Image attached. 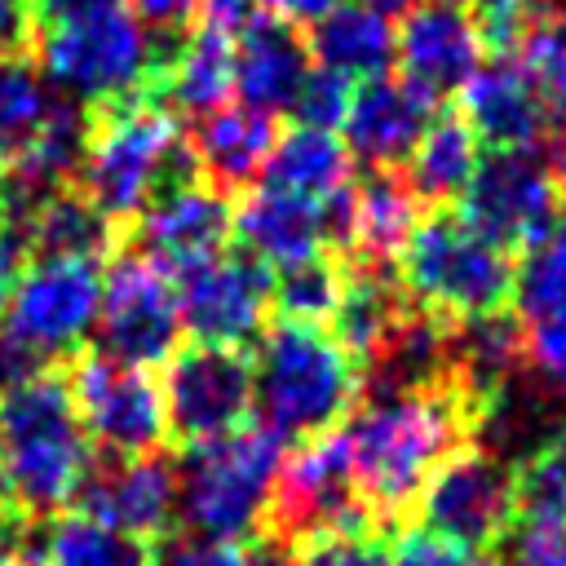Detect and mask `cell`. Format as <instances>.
Wrapping results in <instances>:
<instances>
[{
    "instance_id": "30bf717a",
    "label": "cell",
    "mask_w": 566,
    "mask_h": 566,
    "mask_svg": "<svg viewBox=\"0 0 566 566\" xmlns=\"http://www.w3.org/2000/svg\"><path fill=\"white\" fill-rule=\"evenodd\" d=\"M460 217L504 252H531L562 226V190L535 150H491L460 195Z\"/></svg>"
},
{
    "instance_id": "7402d4cb",
    "label": "cell",
    "mask_w": 566,
    "mask_h": 566,
    "mask_svg": "<svg viewBox=\"0 0 566 566\" xmlns=\"http://www.w3.org/2000/svg\"><path fill=\"white\" fill-rule=\"evenodd\" d=\"M274 142H279L274 115L252 111L243 102H226V106L199 115L186 133V146L199 164V177L212 181L221 195L252 186L261 177Z\"/></svg>"
},
{
    "instance_id": "44dd1931",
    "label": "cell",
    "mask_w": 566,
    "mask_h": 566,
    "mask_svg": "<svg viewBox=\"0 0 566 566\" xmlns=\"http://www.w3.org/2000/svg\"><path fill=\"white\" fill-rule=\"evenodd\" d=\"M310 66L314 57L305 35L265 9L234 31V93L252 111L287 115Z\"/></svg>"
},
{
    "instance_id": "b9f144b4",
    "label": "cell",
    "mask_w": 566,
    "mask_h": 566,
    "mask_svg": "<svg viewBox=\"0 0 566 566\" xmlns=\"http://www.w3.org/2000/svg\"><path fill=\"white\" fill-rule=\"evenodd\" d=\"M389 557H394V566H500L491 553L469 548V544H455V539L433 535L424 526L402 531Z\"/></svg>"
},
{
    "instance_id": "7c38bea8",
    "label": "cell",
    "mask_w": 566,
    "mask_h": 566,
    "mask_svg": "<svg viewBox=\"0 0 566 566\" xmlns=\"http://www.w3.org/2000/svg\"><path fill=\"white\" fill-rule=\"evenodd\" d=\"M164 416L181 447L212 442L252 416V354L234 345H181L164 363Z\"/></svg>"
},
{
    "instance_id": "83f0119b",
    "label": "cell",
    "mask_w": 566,
    "mask_h": 566,
    "mask_svg": "<svg viewBox=\"0 0 566 566\" xmlns=\"http://www.w3.org/2000/svg\"><path fill=\"white\" fill-rule=\"evenodd\" d=\"M261 181H265V190H283V195L323 203L327 195L354 186V159L336 133L296 124L292 133H283L274 142V150L261 168Z\"/></svg>"
},
{
    "instance_id": "f546056e",
    "label": "cell",
    "mask_w": 566,
    "mask_h": 566,
    "mask_svg": "<svg viewBox=\"0 0 566 566\" xmlns=\"http://www.w3.org/2000/svg\"><path fill=\"white\" fill-rule=\"evenodd\" d=\"M482 142L473 137V128L464 124L460 111H438L429 119V128L420 133L416 150L407 155V186L416 199H429V203H447V199H460L482 150Z\"/></svg>"
},
{
    "instance_id": "ba28073f",
    "label": "cell",
    "mask_w": 566,
    "mask_h": 566,
    "mask_svg": "<svg viewBox=\"0 0 566 566\" xmlns=\"http://www.w3.org/2000/svg\"><path fill=\"white\" fill-rule=\"evenodd\" d=\"M336 531H376L367 504L358 500L349 447L340 429L296 442L283 455L261 535L296 548L314 535H336Z\"/></svg>"
},
{
    "instance_id": "d590c367",
    "label": "cell",
    "mask_w": 566,
    "mask_h": 566,
    "mask_svg": "<svg viewBox=\"0 0 566 566\" xmlns=\"http://www.w3.org/2000/svg\"><path fill=\"white\" fill-rule=\"evenodd\" d=\"M513 57L531 75V84L539 88V97L548 102V111H562L566 115V18H557V13L539 18L526 31V40L517 44Z\"/></svg>"
},
{
    "instance_id": "4dcf8cb0",
    "label": "cell",
    "mask_w": 566,
    "mask_h": 566,
    "mask_svg": "<svg viewBox=\"0 0 566 566\" xmlns=\"http://www.w3.org/2000/svg\"><path fill=\"white\" fill-rule=\"evenodd\" d=\"M35 553L49 566H150V544L137 535H124L115 526H102L84 513H62L44 526V539Z\"/></svg>"
},
{
    "instance_id": "ab89813d",
    "label": "cell",
    "mask_w": 566,
    "mask_h": 566,
    "mask_svg": "<svg viewBox=\"0 0 566 566\" xmlns=\"http://www.w3.org/2000/svg\"><path fill=\"white\" fill-rule=\"evenodd\" d=\"M517 327H522V358L553 389H566V305L544 310V314H531Z\"/></svg>"
},
{
    "instance_id": "ee69618b",
    "label": "cell",
    "mask_w": 566,
    "mask_h": 566,
    "mask_svg": "<svg viewBox=\"0 0 566 566\" xmlns=\"http://www.w3.org/2000/svg\"><path fill=\"white\" fill-rule=\"evenodd\" d=\"M155 40H181L195 18H199V0H119Z\"/></svg>"
},
{
    "instance_id": "ac0fdd59",
    "label": "cell",
    "mask_w": 566,
    "mask_h": 566,
    "mask_svg": "<svg viewBox=\"0 0 566 566\" xmlns=\"http://www.w3.org/2000/svg\"><path fill=\"white\" fill-rule=\"evenodd\" d=\"M394 49H398L394 62L402 66V80L420 84L433 97L460 93L486 57L473 13L447 0H416L394 27Z\"/></svg>"
},
{
    "instance_id": "f1b7e54d",
    "label": "cell",
    "mask_w": 566,
    "mask_h": 566,
    "mask_svg": "<svg viewBox=\"0 0 566 566\" xmlns=\"http://www.w3.org/2000/svg\"><path fill=\"white\" fill-rule=\"evenodd\" d=\"M402 314H407V292L389 279V270L358 265L345 279V292L336 301V314L327 318V332L358 367H367L376 349L389 340V332L402 323Z\"/></svg>"
},
{
    "instance_id": "7dc6e473",
    "label": "cell",
    "mask_w": 566,
    "mask_h": 566,
    "mask_svg": "<svg viewBox=\"0 0 566 566\" xmlns=\"http://www.w3.org/2000/svg\"><path fill=\"white\" fill-rule=\"evenodd\" d=\"M340 4H349V0H261V9H265V13H274V18H283V22H292L296 31H301V27L323 22V18H327V13H336Z\"/></svg>"
},
{
    "instance_id": "f907efd6",
    "label": "cell",
    "mask_w": 566,
    "mask_h": 566,
    "mask_svg": "<svg viewBox=\"0 0 566 566\" xmlns=\"http://www.w3.org/2000/svg\"><path fill=\"white\" fill-rule=\"evenodd\" d=\"M93 4H102V0H31V13H35V22L57 27V22H71V18L88 13Z\"/></svg>"
},
{
    "instance_id": "3957f363",
    "label": "cell",
    "mask_w": 566,
    "mask_h": 566,
    "mask_svg": "<svg viewBox=\"0 0 566 566\" xmlns=\"http://www.w3.org/2000/svg\"><path fill=\"white\" fill-rule=\"evenodd\" d=\"M199 164L186 146V133L172 111L155 97H133L106 111H93V133L75 172V190L111 221L128 226L146 203L181 181H195Z\"/></svg>"
},
{
    "instance_id": "8992f818",
    "label": "cell",
    "mask_w": 566,
    "mask_h": 566,
    "mask_svg": "<svg viewBox=\"0 0 566 566\" xmlns=\"http://www.w3.org/2000/svg\"><path fill=\"white\" fill-rule=\"evenodd\" d=\"M164 57L168 44L155 40L119 0H102L88 13L49 27L40 40V75L49 88L88 111L155 97Z\"/></svg>"
},
{
    "instance_id": "db71d44e",
    "label": "cell",
    "mask_w": 566,
    "mask_h": 566,
    "mask_svg": "<svg viewBox=\"0 0 566 566\" xmlns=\"http://www.w3.org/2000/svg\"><path fill=\"white\" fill-rule=\"evenodd\" d=\"M0 230H9V181H4V164H0Z\"/></svg>"
},
{
    "instance_id": "60d3db41",
    "label": "cell",
    "mask_w": 566,
    "mask_h": 566,
    "mask_svg": "<svg viewBox=\"0 0 566 566\" xmlns=\"http://www.w3.org/2000/svg\"><path fill=\"white\" fill-rule=\"evenodd\" d=\"M150 566H252V553L248 544H226L195 531H168L150 544Z\"/></svg>"
},
{
    "instance_id": "5b68a950",
    "label": "cell",
    "mask_w": 566,
    "mask_h": 566,
    "mask_svg": "<svg viewBox=\"0 0 566 566\" xmlns=\"http://www.w3.org/2000/svg\"><path fill=\"white\" fill-rule=\"evenodd\" d=\"M283 455L287 442L261 420H248L226 438L181 447L177 455L181 531L226 544H252L265 526V509Z\"/></svg>"
},
{
    "instance_id": "9a60e30c",
    "label": "cell",
    "mask_w": 566,
    "mask_h": 566,
    "mask_svg": "<svg viewBox=\"0 0 566 566\" xmlns=\"http://www.w3.org/2000/svg\"><path fill=\"white\" fill-rule=\"evenodd\" d=\"M102 270L88 261H27L4 305V327L40 358L71 354L97 323Z\"/></svg>"
},
{
    "instance_id": "4316f807",
    "label": "cell",
    "mask_w": 566,
    "mask_h": 566,
    "mask_svg": "<svg viewBox=\"0 0 566 566\" xmlns=\"http://www.w3.org/2000/svg\"><path fill=\"white\" fill-rule=\"evenodd\" d=\"M420 226V199L398 172H371L354 186V239L349 256L371 270H389Z\"/></svg>"
},
{
    "instance_id": "74e56055",
    "label": "cell",
    "mask_w": 566,
    "mask_h": 566,
    "mask_svg": "<svg viewBox=\"0 0 566 566\" xmlns=\"http://www.w3.org/2000/svg\"><path fill=\"white\" fill-rule=\"evenodd\" d=\"M292 566H394V557L376 531H336L296 544Z\"/></svg>"
},
{
    "instance_id": "f5cc1de1",
    "label": "cell",
    "mask_w": 566,
    "mask_h": 566,
    "mask_svg": "<svg viewBox=\"0 0 566 566\" xmlns=\"http://www.w3.org/2000/svg\"><path fill=\"white\" fill-rule=\"evenodd\" d=\"M358 4H367V9H376V13H385V18H402L416 0H358Z\"/></svg>"
},
{
    "instance_id": "e0dca14e",
    "label": "cell",
    "mask_w": 566,
    "mask_h": 566,
    "mask_svg": "<svg viewBox=\"0 0 566 566\" xmlns=\"http://www.w3.org/2000/svg\"><path fill=\"white\" fill-rule=\"evenodd\" d=\"M230 234H234V203L203 177L159 190L137 217V252L150 256L168 279L226 252Z\"/></svg>"
},
{
    "instance_id": "7bdbcfd3",
    "label": "cell",
    "mask_w": 566,
    "mask_h": 566,
    "mask_svg": "<svg viewBox=\"0 0 566 566\" xmlns=\"http://www.w3.org/2000/svg\"><path fill=\"white\" fill-rule=\"evenodd\" d=\"M500 544H504L500 566H566V531L562 526L517 517Z\"/></svg>"
},
{
    "instance_id": "52a82bcc",
    "label": "cell",
    "mask_w": 566,
    "mask_h": 566,
    "mask_svg": "<svg viewBox=\"0 0 566 566\" xmlns=\"http://www.w3.org/2000/svg\"><path fill=\"white\" fill-rule=\"evenodd\" d=\"M402 292L442 323L500 314L513 301V252L482 239L460 212H429L398 252Z\"/></svg>"
},
{
    "instance_id": "ffe728a7",
    "label": "cell",
    "mask_w": 566,
    "mask_h": 566,
    "mask_svg": "<svg viewBox=\"0 0 566 566\" xmlns=\"http://www.w3.org/2000/svg\"><path fill=\"white\" fill-rule=\"evenodd\" d=\"M460 115L491 150H535L548 133V102L513 53L482 62L460 88Z\"/></svg>"
},
{
    "instance_id": "5bb4252c",
    "label": "cell",
    "mask_w": 566,
    "mask_h": 566,
    "mask_svg": "<svg viewBox=\"0 0 566 566\" xmlns=\"http://www.w3.org/2000/svg\"><path fill=\"white\" fill-rule=\"evenodd\" d=\"M181 327L199 345L243 349L270 323V270L248 252H217L181 274H172Z\"/></svg>"
},
{
    "instance_id": "cb8c5ba5",
    "label": "cell",
    "mask_w": 566,
    "mask_h": 566,
    "mask_svg": "<svg viewBox=\"0 0 566 566\" xmlns=\"http://www.w3.org/2000/svg\"><path fill=\"white\" fill-rule=\"evenodd\" d=\"M234 93V35L208 22H195L164 57L155 80V102L181 115H208Z\"/></svg>"
},
{
    "instance_id": "f35d334b",
    "label": "cell",
    "mask_w": 566,
    "mask_h": 566,
    "mask_svg": "<svg viewBox=\"0 0 566 566\" xmlns=\"http://www.w3.org/2000/svg\"><path fill=\"white\" fill-rule=\"evenodd\" d=\"M349 97H354V84L323 71V66H310L296 102L287 115H296L301 128H323V133H336L345 124V111H349Z\"/></svg>"
},
{
    "instance_id": "d6986e66",
    "label": "cell",
    "mask_w": 566,
    "mask_h": 566,
    "mask_svg": "<svg viewBox=\"0 0 566 566\" xmlns=\"http://www.w3.org/2000/svg\"><path fill=\"white\" fill-rule=\"evenodd\" d=\"M433 115H438L433 93H424L402 75H380L354 88L340 124V142L349 159L367 164L371 172H394L398 164H407Z\"/></svg>"
},
{
    "instance_id": "484cf974",
    "label": "cell",
    "mask_w": 566,
    "mask_h": 566,
    "mask_svg": "<svg viewBox=\"0 0 566 566\" xmlns=\"http://www.w3.org/2000/svg\"><path fill=\"white\" fill-rule=\"evenodd\" d=\"M310 57L314 66L349 80V84H367L389 75L398 49H394V18L349 0L336 13H327L323 22L310 27Z\"/></svg>"
},
{
    "instance_id": "2e32d148",
    "label": "cell",
    "mask_w": 566,
    "mask_h": 566,
    "mask_svg": "<svg viewBox=\"0 0 566 566\" xmlns=\"http://www.w3.org/2000/svg\"><path fill=\"white\" fill-rule=\"evenodd\" d=\"M75 513L115 526L137 539H159L177 522V460L168 451L150 455H97L71 500Z\"/></svg>"
},
{
    "instance_id": "bcb514c9",
    "label": "cell",
    "mask_w": 566,
    "mask_h": 566,
    "mask_svg": "<svg viewBox=\"0 0 566 566\" xmlns=\"http://www.w3.org/2000/svg\"><path fill=\"white\" fill-rule=\"evenodd\" d=\"M35 44V13L31 0H0V62L27 57Z\"/></svg>"
},
{
    "instance_id": "816d5d0a",
    "label": "cell",
    "mask_w": 566,
    "mask_h": 566,
    "mask_svg": "<svg viewBox=\"0 0 566 566\" xmlns=\"http://www.w3.org/2000/svg\"><path fill=\"white\" fill-rule=\"evenodd\" d=\"M553 181H557V190L566 195V115H562V128H557V142H553Z\"/></svg>"
},
{
    "instance_id": "11a10c76",
    "label": "cell",
    "mask_w": 566,
    "mask_h": 566,
    "mask_svg": "<svg viewBox=\"0 0 566 566\" xmlns=\"http://www.w3.org/2000/svg\"><path fill=\"white\" fill-rule=\"evenodd\" d=\"M13 566H49V562H44V557H40L35 548H27V553H22V557H18Z\"/></svg>"
},
{
    "instance_id": "d4e9b609",
    "label": "cell",
    "mask_w": 566,
    "mask_h": 566,
    "mask_svg": "<svg viewBox=\"0 0 566 566\" xmlns=\"http://www.w3.org/2000/svg\"><path fill=\"white\" fill-rule=\"evenodd\" d=\"M234 239L248 256H256L265 270L292 265L301 256L323 252V203L296 199L283 190H252L234 208Z\"/></svg>"
},
{
    "instance_id": "1f68e13d",
    "label": "cell",
    "mask_w": 566,
    "mask_h": 566,
    "mask_svg": "<svg viewBox=\"0 0 566 566\" xmlns=\"http://www.w3.org/2000/svg\"><path fill=\"white\" fill-rule=\"evenodd\" d=\"M345 279H349L345 261L323 248L314 256H301L292 265L270 270V301H274L279 318L327 327V318L336 314V301L345 292Z\"/></svg>"
},
{
    "instance_id": "8d00e7d4",
    "label": "cell",
    "mask_w": 566,
    "mask_h": 566,
    "mask_svg": "<svg viewBox=\"0 0 566 566\" xmlns=\"http://www.w3.org/2000/svg\"><path fill=\"white\" fill-rule=\"evenodd\" d=\"M473 22H478V35H482V49H495L500 57L513 53L526 31L548 18V0H473Z\"/></svg>"
},
{
    "instance_id": "277c9868",
    "label": "cell",
    "mask_w": 566,
    "mask_h": 566,
    "mask_svg": "<svg viewBox=\"0 0 566 566\" xmlns=\"http://www.w3.org/2000/svg\"><path fill=\"white\" fill-rule=\"evenodd\" d=\"M0 455L18 509L31 522L71 509L93 464V442L80 424L71 385L57 367L0 394Z\"/></svg>"
},
{
    "instance_id": "8fae6325",
    "label": "cell",
    "mask_w": 566,
    "mask_h": 566,
    "mask_svg": "<svg viewBox=\"0 0 566 566\" xmlns=\"http://www.w3.org/2000/svg\"><path fill=\"white\" fill-rule=\"evenodd\" d=\"M97 345L102 354L155 367L181 349V310L172 279L142 252H124L102 274V305H97Z\"/></svg>"
},
{
    "instance_id": "681fc988",
    "label": "cell",
    "mask_w": 566,
    "mask_h": 566,
    "mask_svg": "<svg viewBox=\"0 0 566 566\" xmlns=\"http://www.w3.org/2000/svg\"><path fill=\"white\" fill-rule=\"evenodd\" d=\"M22 265H27L22 239H18L13 230H0V314H4V305H9V296H13V283H18Z\"/></svg>"
},
{
    "instance_id": "4fadbf2b",
    "label": "cell",
    "mask_w": 566,
    "mask_h": 566,
    "mask_svg": "<svg viewBox=\"0 0 566 566\" xmlns=\"http://www.w3.org/2000/svg\"><path fill=\"white\" fill-rule=\"evenodd\" d=\"M416 509L424 531L486 553L517 522V482L500 455L482 447H460L433 469Z\"/></svg>"
},
{
    "instance_id": "c3c4849f",
    "label": "cell",
    "mask_w": 566,
    "mask_h": 566,
    "mask_svg": "<svg viewBox=\"0 0 566 566\" xmlns=\"http://www.w3.org/2000/svg\"><path fill=\"white\" fill-rule=\"evenodd\" d=\"M261 13V0H199V22L221 27V31H239L248 18Z\"/></svg>"
},
{
    "instance_id": "6f0895ef",
    "label": "cell",
    "mask_w": 566,
    "mask_h": 566,
    "mask_svg": "<svg viewBox=\"0 0 566 566\" xmlns=\"http://www.w3.org/2000/svg\"><path fill=\"white\" fill-rule=\"evenodd\" d=\"M447 4H464V9H469V4H473V0H447Z\"/></svg>"
},
{
    "instance_id": "603a6c76",
    "label": "cell",
    "mask_w": 566,
    "mask_h": 566,
    "mask_svg": "<svg viewBox=\"0 0 566 566\" xmlns=\"http://www.w3.org/2000/svg\"><path fill=\"white\" fill-rule=\"evenodd\" d=\"M31 261H106L119 248V226H111L75 186H62L31 203L13 226H9Z\"/></svg>"
},
{
    "instance_id": "9c48e42d",
    "label": "cell",
    "mask_w": 566,
    "mask_h": 566,
    "mask_svg": "<svg viewBox=\"0 0 566 566\" xmlns=\"http://www.w3.org/2000/svg\"><path fill=\"white\" fill-rule=\"evenodd\" d=\"M66 385H71L80 424L102 455L128 460V455L164 451V438H168L164 394L146 367L119 363L102 349H80Z\"/></svg>"
},
{
    "instance_id": "6da1fadb",
    "label": "cell",
    "mask_w": 566,
    "mask_h": 566,
    "mask_svg": "<svg viewBox=\"0 0 566 566\" xmlns=\"http://www.w3.org/2000/svg\"><path fill=\"white\" fill-rule=\"evenodd\" d=\"M469 424L473 402L455 380L429 389H371L354 402L340 438L349 447L358 500L376 526L420 500L433 469L460 451Z\"/></svg>"
},
{
    "instance_id": "9f6ffc18",
    "label": "cell",
    "mask_w": 566,
    "mask_h": 566,
    "mask_svg": "<svg viewBox=\"0 0 566 566\" xmlns=\"http://www.w3.org/2000/svg\"><path fill=\"white\" fill-rule=\"evenodd\" d=\"M557 9H562V13H557V18H566V0H557Z\"/></svg>"
},
{
    "instance_id": "d6a6232c",
    "label": "cell",
    "mask_w": 566,
    "mask_h": 566,
    "mask_svg": "<svg viewBox=\"0 0 566 566\" xmlns=\"http://www.w3.org/2000/svg\"><path fill=\"white\" fill-rule=\"evenodd\" d=\"M53 88L31 57L0 62V164H9L44 124Z\"/></svg>"
},
{
    "instance_id": "7a4b0ae2",
    "label": "cell",
    "mask_w": 566,
    "mask_h": 566,
    "mask_svg": "<svg viewBox=\"0 0 566 566\" xmlns=\"http://www.w3.org/2000/svg\"><path fill=\"white\" fill-rule=\"evenodd\" d=\"M363 398V367L318 323L274 318L252 354V407L287 447L332 433Z\"/></svg>"
},
{
    "instance_id": "e575fe53",
    "label": "cell",
    "mask_w": 566,
    "mask_h": 566,
    "mask_svg": "<svg viewBox=\"0 0 566 566\" xmlns=\"http://www.w3.org/2000/svg\"><path fill=\"white\" fill-rule=\"evenodd\" d=\"M513 301H517L522 318L566 305V221L526 252V261L513 279Z\"/></svg>"
},
{
    "instance_id": "836d02e7",
    "label": "cell",
    "mask_w": 566,
    "mask_h": 566,
    "mask_svg": "<svg viewBox=\"0 0 566 566\" xmlns=\"http://www.w3.org/2000/svg\"><path fill=\"white\" fill-rule=\"evenodd\" d=\"M513 482H517V513L522 517L566 531V424L531 447V455L522 460Z\"/></svg>"
},
{
    "instance_id": "f6af8a7d",
    "label": "cell",
    "mask_w": 566,
    "mask_h": 566,
    "mask_svg": "<svg viewBox=\"0 0 566 566\" xmlns=\"http://www.w3.org/2000/svg\"><path fill=\"white\" fill-rule=\"evenodd\" d=\"M49 367H53L49 358H40L27 340H18V336L0 323V394L27 385L31 376H40V371H49Z\"/></svg>"
}]
</instances>
